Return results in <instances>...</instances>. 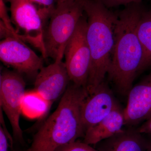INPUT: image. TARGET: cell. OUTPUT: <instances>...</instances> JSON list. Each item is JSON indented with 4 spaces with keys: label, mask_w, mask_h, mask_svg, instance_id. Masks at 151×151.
Returning a JSON list of instances; mask_svg holds the SVG:
<instances>
[{
    "label": "cell",
    "mask_w": 151,
    "mask_h": 151,
    "mask_svg": "<svg viewBox=\"0 0 151 151\" xmlns=\"http://www.w3.org/2000/svg\"><path fill=\"white\" fill-rule=\"evenodd\" d=\"M138 133L140 134H151V117L143 123L138 129Z\"/></svg>",
    "instance_id": "20"
},
{
    "label": "cell",
    "mask_w": 151,
    "mask_h": 151,
    "mask_svg": "<svg viewBox=\"0 0 151 151\" xmlns=\"http://www.w3.org/2000/svg\"><path fill=\"white\" fill-rule=\"evenodd\" d=\"M55 151H99L93 148L90 145L80 142H73L60 146Z\"/></svg>",
    "instance_id": "16"
},
{
    "label": "cell",
    "mask_w": 151,
    "mask_h": 151,
    "mask_svg": "<svg viewBox=\"0 0 151 151\" xmlns=\"http://www.w3.org/2000/svg\"><path fill=\"white\" fill-rule=\"evenodd\" d=\"M140 4L128 5L117 15L114 47L108 74L123 95L129 94L142 64L144 52L137 31L144 11Z\"/></svg>",
    "instance_id": "1"
},
{
    "label": "cell",
    "mask_w": 151,
    "mask_h": 151,
    "mask_svg": "<svg viewBox=\"0 0 151 151\" xmlns=\"http://www.w3.org/2000/svg\"><path fill=\"white\" fill-rule=\"evenodd\" d=\"M87 26V18L83 16L68 42L64 54L70 81L77 86L85 88L88 82L91 60L86 38Z\"/></svg>",
    "instance_id": "6"
},
{
    "label": "cell",
    "mask_w": 151,
    "mask_h": 151,
    "mask_svg": "<svg viewBox=\"0 0 151 151\" xmlns=\"http://www.w3.org/2000/svg\"><path fill=\"white\" fill-rule=\"evenodd\" d=\"M9 135L5 132V130L1 125L0 127V151H8V137Z\"/></svg>",
    "instance_id": "19"
},
{
    "label": "cell",
    "mask_w": 151,
    "mask_h": 151,
    "mask_svg": "<svg viewBox=\"0 0 151 151\" xmlns=\"http://www.w3.org/2000/svg\"><path fill=\"white\" fill-rule=\"evenodd\" d=\"M137 31L144 52L141 72L151 67V10L143 11L138 22Z\"/></svg>",
    "instance_id": "14"
},
{
    "label": "cell",
    "mask_w": 151,
    "mask_h": 151,
    "mask_svg": "<svg viewBox=\"0 0 151 151\" xmlns=\"http://www.w3.org/2000/svg\"><path fill=\"white\" fill-rule=\"evenodd\" d=\"M39 6L42 13L47 19L54 9L55 6V0H27Z\"/></svg>",
    "instance_id": "17"
},
{
    "label": "cell",
    "mask_w": 151,
    "mask_h": 151,
    "mask_svg": "<svg viewBox=\"0 0 151 151\" xmlns=\"http://www.w3.org/2000/svg\"><path fill=\"white\" fill-rule=\"evenodd\" d=\"M106 7L110 8L121 5L127 6L130 4L141 3L142 0H97Z\"/></svg>",
    "instance_id": "18"
},
{
    "label": "cell",
    "mask_w": 151,
    "mask_h": 151,
    "mask_svg": "<svg viewBox=\"0 0 151 151\" xmlns=\"http://www.w3.org/2000/svg\"><path fill=\"white\" fill-rule=\"evenodd\" d=\"M51 105L33 89L25 93L22 103V113L29 119H39L46 115Z\"/></svg>",
    "instance_id": "15"
},
{
    "label": "cell",
    "mask_w": 151,
    "mask_h": 151,
    "mask_svg": "<svg viewBox=\"0 0 151 151\" xmlns=\"http://www.w3.org/2000/svg\"><path fill=\"white\" fill-rule=\"evenodd\" d=\"M147 151H151V143L148 144V147L147 150Z\"/></svg>",
    "instance_id": "22"
},
{
    "label": "cell",
    "mask_w": 151,
    "mask_h": 151,
    "mask_svg": "<svg viewBox=\"0 0 151 151\" xmlns=\"http://www.w3.org/2000/svg\"><path fill=\"white\" fill-rule=\"evenodd\" d=\"M140 133L124 132L107 139L99 151H147L146 143Z\"/></svg>",
    "instance_id": "13"
},
{
    "label": "cell",
    "mask_w": 151,
    "mask_h": 151,
    "mask_svg": "<svg viewBox=\"0 0 151 151\" xmlns=\"http://www.w3.org/2000/svg\"><path fill=\"white\" fill-rule=\"evenodd\" d=\"M70 81L65 63L55 60L40 70L35 77L34 90L52 105L64 94Z\"/></svg>",
    "instance_id": "9"
},
{
    "label": "cell",
    "mask_w": 151,
    "mask_h": 151,
    "mask_svg": "<svg viewBox=\"0 0 151 151\" xmlns=\"http://www.w3.org/2000/svg\"><path fill=\"white\" fill-rule=\"evenodd\" d=\"M150 1H151V0H150Z\"/></svg>",
    "instance_id": "23"
},
{
    "label": "cell",
    "mask_w": 151,
    "mask_h": 151,
    "mask_svg": "<svg viewBox=\"0 0 151 151\" xmlns=\"http://www.w3.org/2000/svg\"><path fill=\"white\" fill-rule=\"evenodd\" d=\"M124 110L118 105L101 122L86 130L83 142L90 145L98 144L124 132Z\"/></svg>",
    "instance_id": "12"
},
{
    "label": "cell",
    "mask_w": 151,
    "mask_h": 151,
    "mask_svg": "<svg viewBox=\"0 0 151 151\" xmlns=\"http://www.w3.org/2000/svg\"><path fill=\"white\" fill-rule=\"evenodd\" d=\"M87 18L86 38L91 52L86 89L89 95L104 82L111 63L117 15L97 0H82Z\"/></svg>",
    "instance_id": "3"
},
{
    "label": "cell",
    "mask_w": 151,
    "mask_h": 151,
    "mask_svg": "<svg viewBox=\"0 0 151 151\" xmlns=\"http://www.w3.org/2000/svg\"><path fill=\"white\" fill-rule=\"evenodd\" d=\"M89 96L85 87L68 85L55 111L46 119L24 151H55L85 135L81 108Z\"/></svg>",
    "instance_id": "2"
},
{
    "label": "cell",
    "mask_w": 151,
    "mask_h": 151,
    "mask_svg": "<svg viewBox=\"0 0 151 151\" xmlns=\"http://www.w3.org/2000/svg\"><path fill=\"white\" fill-rule=\"evenodd\" d=\"M0 59L5 65L30 77L35 78L43 67L41 58L24 42L11 36L4 38L0 42Z\"/></svg>",
    "instance_id": "8"
},
{
    "label": "cell",
    "mask_w": 151,
    "mask_h": 151,
    "mask_svg": "<svg viewBox=\"0 0 151 151\" xmlns=\"http://www.w3.org/2000/svg\"><path fill=\"white\" fill-rule=\"evenodd\" d=\"M69 1V0H55L56 4H60V3L64 2L66 1Z\"/></svg>",
    "instance_id": "21"
},
{
    "label": "cell",
    "mask_w": 151,
    "mask_h": 151,
    "mask_svg": "<svg viewBox=\"0 0 151 151\" xmlns=\"http://www.w3.org/2000/svg\"><path fill=\"white\" fill-rule=\"evenodd\" d=\"M118 105L112 92L103 82L86 97L82 105L81 117L85 132L101 122Z\"/></svg>",
    "instance_id": "10"
},
{
    "label": "cell",
    "mask_w": 151,
    "mask_h": 151,
    "mask_svg": "<svg viewBox=\"0 0 151 151\" xmlns=\"http://www.w3.org/2000/svg\"><path fill=\"white\" fill-rule=\"evenodd\" d=\"M84 13L82 0H69L56 4L45 31L46 58L62 60L68 42Z\"/></svg>",
    "instance_id": "4"
},
{
    "label": "cell",
    "mask_w": 151,
    "mask_h": 151,
    "mask_svg": "<svg viewBox=\"0 0 151 151\" xmlns=\"http://www.w3.org/2000/svg\"><path fill=\"white\" fill-rule=\"evenodd\" d=\"M124 114L125 124L129 125L137 124L151 117V71L130 90Z\"/></svg>",
    "instance_id": "11"
},
{
    "label": "cell",
    "mask_w": 151,
    "mask_h": 151,
    "mask_svg": "<svg viewBox=\"0 0 151 151\" xmlns=\"http://www.w3.org/2000/svg\"><path fill=\"white\" fill-rule=\"evenodd\" d=\"M25 83L21 73L4 70L0 76L1 108L6 113L12 129L14 139L23 144V132L20 126L22 103L26 91Z\"/></svg>",
    "instance_id": "7"
},
{
    "label": "cell",
    "mask_w": 151,
    "mask_h": 151,
    "mask_svg": "<svg viewBox=\"0 0 151 151\" xmlns=\"http://www.w3.org/2000/svg\"><path fill=\"white\" fill-rule=\"evenodd\" d=\"M6 1L10 4L11 21L14 25L13 37L37 49L46 58L44 34L47 22L40 9L27 0Z\"/></svg>",
    "instance_id": "5"
}]
</instances>
